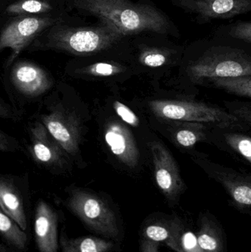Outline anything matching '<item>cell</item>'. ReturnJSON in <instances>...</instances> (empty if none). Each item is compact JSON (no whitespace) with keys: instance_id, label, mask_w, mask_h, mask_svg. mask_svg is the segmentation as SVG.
<instances>
[{"instance_id":"18","label":"cell","mask_w":251,"mask_h":252,"mask_svg":"<svg viewBox=\"0 0 251 252\" xmlns=\"http://www.w3.org/2000/svg\"><path fill=\"white\" fill-rule=\"evenodd\" d=\"M115 242L94 236L69 238L63 231L60 238L61 252H113L116 248Z\"/></svg>"},{"instance_id":"7","label":"cell","mask_w":251,"mask_h":252,"mask_svg":"<svg viewBox=\"0 0 251 252\" xmlns=\"http://www.w3.org/2000/svg\"><path fill=\"white\" fill-rule=\"evenodd\" d=\"M148 146L156 185L168 204L175 207L187 190L179 165L169 148L162 141L152 140Z\"/></svg>"},{"instance_id":"3","label":"cell","mask_w":251,"mask_h":252,"mask_svg":"<svg viewBox=\"0 0 251 252\" xmlns=\"http://www.w3.org/2000/svg\"><path fill=\"white\" fill-rule=\"evenodd\" d=\"M149 107L159 119L200 123L247 132L251 130L225 108L176 91L172 96L150 100Z\"/></svg>"},{"instance_id":"24","label":"cell","mask_w":251,"mask_h":252,"mask_svg":"<svg viewBox=\"0 0 251 252\" xmlns=\"http://www.w3.org/2000/svg\"><path fill=\"white\" fill-rule=\"evenodd\" d=\"M53 6L45 0H22L10 4L6 9L9 15L43 14L53 10Z\"/></svg>"},{"instance_id":"20","label":"cell","mask_w":251,"mask_h":252,"mask_svg":"<svg viewBox=\"0 0 251 252\" xmlns=\"http://www.w3.org/2000/svg\"><path fill=\"white\" fill-rule=\"evenodd\" d=\"M32 154L37 161L44 164H50L57 158L56 146L48 139L45 127L41 124H36L32 128Z\"/></svg>"},{"instance_id":"12","label":"cell","mask_w":251,"mask_h":252,"mask_svg":"<svg viewBox=\"0 0 251 252\" xmlns=\"http://www.w3.org/2000/svg\"><path fill=\"white\" fill-rule=\"evenodd\" d=\"M58 217L54 210L44 201L37 204L34 220V232L39 252H58Z\"/></svg>"},{"instance_id":"27","label":"cell","mask_w":251,"mask_h":252,"mask_svg":"<svg viewBox=\"0 0 251 252\" xmlns=\"http://www.w3.org/2000/svg\"><path fill=\"white\" fill-rule=\"evenodd\" d=\"M113 108L118 116L128 125L133 127H138L139 126L140 121L138 117L126 105L119 101H115Z\"/></svg>"},{"instance_id":"14","label":"cell","mask_w":251,"mask_h":252,"mask_svg":"<svg viewBox=\"0 0 251 252\" xmlns=\"http://www.w3.org/2000/svg\"><path fill=\"white\" fill-rule=\"evenodd\" d=\"M104 138L112 154L121 162L132 168L138 164L139 153L128 127L119 123H110L105 130Z\"/></svg>"},{"instance_id":"4","label":"cell","mask_w":251,"mask_h":252,"mask_svg":"<svg viewBox=\"0 0 251 252\" xmlns=\"http://www.w3.org/2000/svg\"><path fill=\"white\" fill-rule=\"evenodd\" d=\"M125 35L106 22L97 27L74 28L56 23L49 28L46 47L75 55L94 54L108 50L120 42Z\"/></svg>"},{"instance_id":"28","label":"cell","mask_w":251,"mask_h":252,"mask_svg":"<svg viewBox=\"0 0 251 252\" xmlns=\"http://www.w3.org/2000/svg\"><path fill=\"white\" fill-rule=\"evenodd\" d=\"M180 243L183 252H203L199 247L197 235L190 231L184 229Z\"/></svg>"},{"instance_id":"8","label":"cell","mask_w":251,"mask_h":252,"mask_svg":"<svg viewBox=\"0 0 251 252\" xmlns=\"http://www.w3.org/2000/svg\"><path fill=\"white\" fill-rule=\"evenodd\" d=\"M172 4L190 15L198 25L228 20L251 13V0H171Z\"/></svg>"},{"instance_id":"26","label":"cell","mask_w":251,"mask_h":252,"mask_svg":"<svg viewBox=\"0 0 251 252\" xmlns=\"http://www.w3.org/2000/svg\"><path fill=\"white\" fill-rule=\"evenodd\" d=\"M84 72L94 76H112L122 72L121 66L107 62H98L84 69Z\"/></svg>"},{"instance_id":"13","label":"cell","mask_w":251,"mask_h":252,"mask_svg":"<svg viewBox=\"0 0 251 252\" xmlns=\"http://www.w3.org/2000/svg\"><path fill=\"white\" fill-rule=\"evenodd\" d=\"M184 229V224L178 216H168L154 219L144 223L141 236L142 239L147 241L163 243L175 252H183L180 242Z\"/></svg>"},{"instance_id":"15","label":"cell","mask_w":251,"mask_h":252,"mask_svg":"<svg viewBox=\"0 0 251 252\" xmlns=\"http://www.w3.org/2000/svg\"><path fill=\"white\" fill-rule=\"evenodd\" d=\"M11 81L19 92L30 97L45 93L52 84L48 75L41 68L28 62H22L14 66Z\"/></svg>"},{"instance_id":"16","label":"cell","mask_w":251,"mask_h":252,"mask_svg":"<svg viewBox=\"0 0 251 252\" xmlns=\"http://www.w3.org/2000/svg\"><path fill=\"white\" fill-rule=\"evenodd\" d=\"M52 137L68 153L73 154L78 150V132L68 117L56 112L43 119Z\"/></svg>"},{"instance_id":"25","label":"cell","mask_w":251,"mask_h":252,"mask_svg":"<svg viewBox=\"0 0 251 252\" xmlns=\"http://www.w3.org/2000/svg\"><path fill=\"white\" fill-rule=\"evenodd\" d=\"M223 104L228 112L237 117L251 129V101L225 100Z\"/></svg>"},{"instance_id":"1","label":"cell","mask_w":251,"mask_h":252,"mask_svg":"<svg viewBox=\"0 0 251 252\" xmlns=\"http://www.w3.org/2000/svg\"><path fill=\"white\" fill-rule=\"evenodd\" d=\"M251 75V44L212 33L186 45L172 83L175 91L197 97L217 78Z\"/></svg>"},{"instance_id":"21","label":"cell","mask_w":251,"mask_h":252,"mask_svg":"<svg viewBox=\"0 0 251 252\" xmlns=\"http://www.w3.org/2000/svg\"><path fill=\"white\" fill-rule=\"evenodd\" d=\"M206 88L216 89L231 95L251 100V75L217 78L208 83Z\"/></svg>"},{"instance_id":"29","label":"cell","mask_w":251,"mask_h":252,"mask_svg":"<svg viewBox=\"0 0 251 252\" xmlns=\"http://www.w3.org/2000/svg\"><path fill=\"white\" fill-rule=\"evenodd\" d=\"M159 244L142 239L140 241V252H159Z\"/></svg>"},{"instance_id":"17","label":"cell","mask_w":251,"mask_h":252,"mask_svg":"<svg viewBox=\"0 0 251 252\" xmlns=\"http://www.w3.org/2000/svg\"><path fill=\"white\" fill-rule=\"evenodd\" d=\"M200 227L197 233L199 247L203 252H223L224 248L222 227L217 219L209 213L200 214Z\"/></svg>"},{"instance_id":"6","label":"cell","mask_w":251,"mask_h":252,"mask_svg":"<svg viewBox=\"0 0 251 252\" xmlns=\"http://www.w3.org/2000/svg\"><path fill=\"white\" fill-rule=\"evenodd\" d=\"M211 180L219 184L231 204L242 213L251 215V173L237 170L210 159L208 154L191 157Z\"/></svg>"},{"instance_id":"2","label":"cell","mask_w":251,"mask_h":252,"mask_svg":"<svg viewBox=\"0 0 251 252\" xmlns=\"http://www.w3.org/2000/svg\"><path fill=\"white\" fill-rule=\"evenodd\" d=\"M75 7L114 26L122 35L150 32L179 39L181 31L155 4H134L129 0H75Z\"/></svg>"},{"instance_id":"19","label":"cell","mask_w":251,"mask_h":252,"mask_svg":"<svg viewBox=\"0 0 251 252\" xmlns=\"http://www.w3.org/2000/svg\"><path fill=\"white\" fill-rule=\"evenodd\" d=\"M0 207L24 231L26 230L28 221L22 198L13 186L4 179L0 183Z\"/></svg>"},{"instance_id":"11","label":"cell","mask_w":251,"mask_h":252,"mask_svg":"<svg viewBox=\"0 0 251 252\" xmlns=\"http://www.w3.org/2000/svg\"><path fill=\"white\" fill-rule=\"evenodd\" d=\"M209 145L251 166V136L247 131L213 126L209 134Z\"/></svg>"},{"instance_id":"5","label":"cell","mask_w":251,"mask_h":252,"mask_svg":"<svg viewBox=\"0 0 251 252\" xmlns=\"http://www.w3.org/2000/svg\"><path fill=\"white\" fill-rule=\"evenodd\" d=\"M69 210L90 230L117 242L122 235L116 212L103 198L87 191H73L67 200Z\"/></svg>"},{"instance_id":"23","label":"cell","mask_w":251,"mask_h":252,"mask_svg":"<svg viewBox=\"0 0 251 252\" xmlns=\"http://www.w3.org/2000/svg\"><path fill=\"white\" fill-rule=\"evenodd\" d=\"M212 33L228 36L251 44V21L237 20L220 25Z\"/></svg>"},{"instance_id":"9","label":"cell","mask_w":251,"mask_h":252,"mask_svg":"<svg viewBox=\"0 0 251 252\" xmlns=\"http://www.w3.org/2000/svg\"><path fill=\"white\" fill-rule=\"evenodd\" d=\"M58 22L52 16H20L1 31L0 50L10 48L19 53L37 35Z\"/></svg>"},{"instance_id":"10","label":"cell","mask_w":251,"mask_h":252,"mask_svg":"<svg viewBox=\"0 0 251 252\" xmlns=\"http://www.w3.org/2000/svg\"><path fill=\"white\" fill-rule=\"evenodd\" d=\"M157 119L172 145L190 158L203 154L196 148L198 144L209 145V134L212 126L200 123Z\"/></svg>"},{"instance_id":"22","label":"cell","mask_w":251,"mask_h":252,"mask_svg":"<svg viewBox=\"0 0 251 252\" xmlns=\"http://www.w3.org/2000/svg\"><path fill=\"white\" fill-rule=\"evenodd\" d=\"M0 232L3 239L19 251H25L28 246V236L14 220L4 212H0Z\"/></svg>"}]
</instances>
